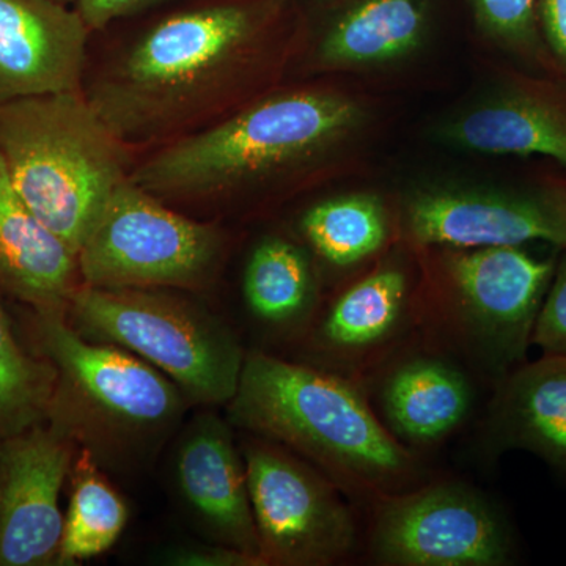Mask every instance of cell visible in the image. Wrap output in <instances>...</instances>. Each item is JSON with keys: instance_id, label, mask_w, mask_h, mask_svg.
<instances>
[{"instance_id": "obj_1", "label": "cell", "mask_w": 566, "mask_h": 566, "mask_svg": "<svg viewBox=\"0 0 566 566\" xmlns=\"http://www.w3.org/2000/svg\"><path fill=\"white\" fill-rule=\"evenodd\" d=\"M260 35L262 17L245 3L182 11L142 35L85 96L123 144L177 139L222 109Z\"/></svg>"}, {"instance_id": "obj_2", "label": "cell", "mask_w": 566, "mask_h": 566, "mask_svg": "<svg viewBox=\"0 0 566 566\" xmlns=\"http://www.w3.org/2000/svg\"><path fill=\"white\" fill-rule=\"evenodd\" d=\"M229 409L240 427L292 447L346 482L381 495L397 493L419 474L416 458L340 376L249 354Z\"/></svg>"}, {"instance_id": "obj_3", "label": "cell", "mask_w": 566, "mask_h": 566, "mask_svg": "<svg viewBox=\"0 0 566 566\" xmlns=\"http://www.w3.org/2000/svg\"><path fill=\"white\" fill-rule=\"evenodd\" d=\"M363 118L356 103L335 93H282L177 137L129 178L161 200L226 196L326 151Z\"/></svg>"}, {"instance_id": "obj_4", "label": "cell", "mask_w": 566, "mask_h": 566, "mask_svg": "<svg viewBox=\"0 0 566 566\" xmlns=\"http://www.w3.org/2000/svg\"><path fill=\"white\" fill-rule=\"evenodd\" d=\"M126 147L82 91L0 103V156L10 180L76 255L132 175Z\"/></svg>"}, {"instance_id": "obj_5", "label": "cell", "mask_w": 566, "mask_h": 566, "mask_svg": "<svg viewBox=\"0 0 566 566\" xmlns=\"http://www.w3.org/2000/svg\"><path fill=\"white\" fill-rule=\"evenodd\" d=\"M35 333L55 370L46 422L98 463L139 460L180 422L185 395L140 357L82 337L65 312H35Z\"/></svg>"}, {"instance_id": "obj_6", "label": "cell", "mask_w": 566, "mask_h": 566, "mask_svg": "<svg viewBox=\"0 0 566 566\" xmlns=\"http://www.w3.org/2000/svg\"><path fill=\"white\" fill-rule=\"evenodd\" d=\"M74 329L133 353L199 405H223L240 385L244 356L211 316L158 289H99L81 283L65 311Z\"/></svg>"}, {"instance_id": "obj_7", "label": "cell", "mask_w": 566, "mask_h": 566, "mask_svg": "<svg viewBox=\"0 0 566 566\" xmlns=\"http://www.w3.org/2000/svg\"><path fill=\"white\" fill-rule=\"evenodd\" d=\"M221 238L128 178L115 189L77 252L84 285L192 289L212 273Z\"/></svg>"}, {"instance_id": "obj_8", "label": "cell", "mask_w": 566, "mask_h": 566, "mask_svg": "<svg viewBox=\"0 0 566 566\" xmlns=\"http://www.w3.org/2000/svg\"><path fill=\"white\" fill-rule=\"evenodd\" d=\"M449 324L499 382L527 363L536 318L556 262L538 260L521 245L458 253L446 263Z\"/></svg>"}, {"instance_id": "obj_9", "label": "cell", "mask_w": 566, "mask_h": 566, "mask_svg": "<svg viewBox=\"0 0 566 566\" xmlns=\"http://www.w3.org/2000/svg\"><path fill=\"white\" fill-rule=\"evenodd\" d=\"M244 464L263 565H331L352 553V512L323 475L273 446H249Z\"/></svg>"}, {"instance_id": "obj_10", "label": "cell", "mask_w": 566, "mask_h": 566, "mask_svg": "<svg viewBox=\"0 0 566 566\" xmlns=\"http://www.w3.org/2000/svg\"><path fill=\"white\" fill-rule=\"evenodd\" d=\"M371 551L390 566H502L512 535L488 499L460 483L381 495Z\"/></svg>"}, {"instance_id": "obj_11", "label": "cell", "mask_w": 566, "mask_h": 566, "mask_svg": "<svg viewBox=\"0 0 566 566\" xmlns=\"http://www.w3.org/2000/svg\"><path fill=\"white\" fill-rule=\"evenodd\" d=\"M74 447L48 422L0 441V566L57 565Z\"/></svg>"}, {"instance_id": "obj_12", "label": "cell", "mask_w": 566, "mask_h": 566, "mask_svg": "<svg viewBox=\"0 0 566 566\" xmlns=\"http://www.w3.org/2000/svg\"><path fill=\"white\" fill-rule=\"evenodd\" d=\"M88 33L57 0H0V103L82 91Z\"/></svg>"}, {"instance_id": "obj_13", "label": "cell", "mask_w": 566, "mask_h": 566, "mask_svg": "<svg viewBox=\"0 0 566 566\" xmlns=\"http://www.w3.org/2000/svg\"><path fill=\"white\" fill-rule=\"evenodd\" d=\"M417 244L482 249L532 241L566 249L564 223L545 192L536 197L480 191L417 193L406 208Z\"/></svg>"}, {"instance_id": "obj_14", "label": "cell", "mask_w": 566, "mask_h": 566, "mask_svg": "<svg viewBox=\"0 0 566 566\" xmlns=\"http://www.w3.org/2000/svg\"><path fill=\"white\" fill-rule=\"evenodd\" d=\"M177 482L189 509L216 543L260 558L244 460L229 427L218 417L197 420L182 439Z\"/></svg>"}, {"instance_id": "obj_15", "label": "cell", "mask_w": 566, "mask_h": 566, "mask_svg": "<svg viewBox=\"0 0 566 566\" xmlns=\"http://www.w3.org/2000/svg\"><path fill=\"white\" fill-rule=\"evenodd\" d=\"M77 277L76 253L21 199L0 156V286L35 312H65Z\"/></svg>"}, {"instance_id": "obj_16", "label": "cell", "mask_w": 566, "mask_h": 566, "mask_svg": "<svg viewBox=\"0 0 566 566\" xmlns=\"http://www.w3.org/2000/svg\"><path fill=\"white\" fill-rule=\"evenodd\" d=\"M490 434L499 450H527L566 474V356L545 354L499 382Z\"/></svg>"}, {"instance_id": "obj_17", "label": "cell", "mask_w": 566, "mask_h": 566, "mask_svg": "<svg viewBox=\"0 0 566 566\" xmlns=\"http://www.w3.org/2000/svg\"><path fill=\"white\" fill-rule=\"evenodd\" d=\"M449 139L485 155L547 156L566 169V99L520 88L476 107L450 126Z\"/></svg>"}, {"instance_id": "obj_18", "label": "cell", "mask_w": 566, "mask_h": 566, "mask_svg": "<svg viewBox=\"0 0 566 566\" xmlns=\"http://www.w3.org/2000/svg\"><path fill=\"white\" fill-rule=\"evenodd\" d=\"M472 403L468 379L453 365L417 357L395 368L381 390L382 412L398 438L431 444L463 422Z\"/></svg>"}, {"instance_id": "obj_19", "label": "cell", "mask_w": 566, "mask_h": 566, "mask_svg": "<svg viewBox=\"0 0 566 566\" xmlns=\"http://www.w3.org/2000/svg\"><path fill=\"white\" fill-rule=\"evenodd\" d=\"M427 20L428 0H360L331 25L319 61L335 69L397 61L422 44Z\"/></svg>"}, {"instance_id": "obj_20", "label": "cell", "mask_w": 566, "mask_h": 566, "mask_svg": "<svg viewBox=\"0 0 566 566\" xmlns=\"http://www.w3.org/2000/svg\"><path fill=\"white\" fill-rule=\"evenodd\" d=\"M408 305V279L395 266L381 268L342 294L322 324L331 352L364 356L400 329Z\"/></svg>"}, {"instance_id": "obj_21", "label": "cell", "mask_w": 566, "mask_h": 566, "mask_svg": "<svg viewBox=\"0 0 566 566\" xmlns=\"http://www.w3.org/2000/svg\"><path fill=\"white\" fill-rule=\"evenodd\" d=\"M70 475L73 491L63 521L59 566L102 556L115 545L128 523V509L122 495L102 474L91 450L81 449Z\"/></svg>"}, {"instance_id": "obj_22", "label": "cell", "mask_w": 566, "mask_h": 566, "mask_svg": "<svg viewBox=\"0 0 566 566\" xmlns=\"http://www.w3.org/2000/svg\"><path fill=\"white\" fill-rule=\"evenodd\" d=\"M244 297L249 311L264 323L281 326L297 322L315 297L307 256L281 238L262 241L245 268Z\"/></svg>"}, {"instance_id": "obj_23", "label": "cell", "mask_w": 566, "mask_h": 566, "mask_svg": "<svg viewBox=\"0 0 566 566\" xmlns=\"http://www.w3.org/2000/svg\"><path fill=\"white\" fill-rule=\"evenodd\" d=\"M303 232L324 260L335 266H352L386 243L385 208L367 193L338 197L305 212Z\"/></svg>"}, {"instance_id": "obj_24", "label": "cell", "mask_w": 566, "mask_h": 566, "mask_svg": "<svg viewBox=\"0 0 566 566\" xmlns=\"http://www.w3.org/2000/svg\"><path fill=\"white\" fill-rule=\"evenodd\" d=\"M54 382V367L21 345L0 297V441L46 422Z\"/></svg>"}, {"instance_id": "obj_25", "label": "cell", "mask_w": 566, "mask_h": 566, "mask_svg": "<svg viewBox=\"0 0 566 566\" xmlns=\"http://www.w3.org/2000/svg\"><path fill=\"white\" fill-rule=\"evenodd\" d=\"M480 31L509 50L534 55L538 48V0H469Z\"/></svg>"}, {"instance_id": "obj_26", "label": "cell", "mask_w": 566, "mask_h": 566, "mask_svg": "<svg viewBox=\"0 0 566 566\" xmlns=\"http://www.w3.org/2000/svg\"><path fill=\"white\" fill-rule=\"evenodd\" d=\"M532 345L543 354L566 356V249L536 318Z\"/></svg>"}, {"instance_id": "obj_27", "label": "cell", "mask_w": 566, "mask_h": 566, "mask_svg": "<svg viewBox=\"0 0 566 566\" xmlns=\"http://www.w3.org/2000/svg\"><path fill=\"white\" fill-rule=\"evenodd\" d=\"M166 564L175 566H256L259 557L237 547L221 545H191L178 547L166 557Z\"/></svg>"}, {"instance_id": "obj_28", "label": "cell", "mask_w": 566, "mask_h": 566, "mask_svg": "<svg viewBox=\"0 0 566 566\" xmlns=\"http://www.w3.org/2000/svg\"><path fill=\"white\" fill-rule=\"evenodd\" d=\"M164 0H77L76 11L92 31H103L111 22L132 17L134 13Z\"/></svg>"}, {"instance_id": "obj_29", "label": "cell", "mask_w": 566, "mask_h": 566, "mask_svg": "<svg viewBox=\"0 0 566 566\" xmlns=\"http://www.w3.org/2000/svg\"><path fill=\"white\" fill-rule=\"evenodd\" d=\"M538 25L554 57L566 69V0H538Z\"/></svg>"}, {"instance_id": "obj_30", "label": "cell", "mask_w": 566, "mask_h": 566, "mask_svg": "<svg viewBox=\"0 0 566 566\" xmlns=\"http://www.w3.org/2000/svg\"><path fill=\"white\" fill-rule=\"evenodd\" d=\"M545 196L547 197V200H549L551 205H553L554 210H556L558 218H560L566 230V188L546 191Z\"/></svg>"}, {"instance_id": "obj_31", "label": "cell", "mask_w": 566, "mask_h": 566, "mask_svg": "<svg viewBox=\"0 0 566 566\" xmlns=\"http://www.w3.org/2000/svg\"><path fill=\"white\" fill-rule=\"evenodd\" d=\"M57 2L65 3V6H70V3H76L77 0H57Z\"/></svg>"}]
</instances>
